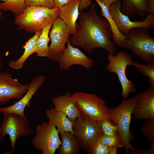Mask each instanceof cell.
<instances>
[{
	"label": "cell",
	"mask_w": 154,
	"mask_h": 154,
	"mask_svg": "<svg viewBox=\"0 0 154 154\" xmlns=\"http://www.w3.org/2000/svg\"><path fill=\"white\" fill-rule=\"evenodd\" d=\"M78 18L76 32L69 39L72 46H80L88 54L97 48H103L113 56L117 54V48L111 41L110 26L106 19L97 14L95 3L87 12H80Z\"/></svg>",
	"instance_id": "1"
},
{
	"label": "cell",
	"mask_w": 154,
	"mask_h": 154,
	"mask_svg": "<svg viewBox=\"0 0 154 154\" xmlns=\"http://www.w3.org/2000/svg\"><path fill=\"white\" fill-rule=\"evenodd\" d=\"M137 103L136 96L128 99H123L118 106L109 110L110 120L117 127L116 135L122 143L127 154L135 150L130 144L133 139L130 126L133 111Z\"/></svg>",
	"instance_id": "2"
},
{
	"label": "cell",
	"mask_w": 154,
	"mask_h": 154,
	"mask_svg": "<svg viewBox=\"0 0 154 154\" xmlns=\"http://www.w3.org/2000/svg\"><path fill=\"white\" fill-rule=\"evenodd\" d=\"M60 8H53L42 6L26 7L23 12L16 16L15 23L19 28L35 33L59 17Z\"/></svg>",
	"instance_id": "3"
},
{
	"label": "cell",
	"mask_w": 154,
	"mask_h": 154,
	"mask_svg": "<svg viewBox=\"0 0 154 154\" xmlns=\"http://www.w3.org/2000/svg\"><path fill=\"white\" fill-rule=\"evenodd\" d=\"M149 31L144 28L131 29L119 46L130 50L148 64H154V38Z\"/></svg>",
	"instance_id": "4"
},
{
	"label": "cell",
	"mask_w": 154,
	"mask_h": 154,
	"mask_svg": "<svg viewBox=\"0 0 154 154\" xmlns=\"http://www.w3.org/2000/svg\"><path fill=\"white\" fill-rule=\"evenodd\" d=\"M72 96L80 116L99 122L110 119V109L96 95L77 92Z\"/></svg>",
	"instance_id": "5"
},
{
	"label": "cell",
	"mask_w": 154,
	"mask_h": 154,
	"mask_svg": "<svg viewBox=\"0 0 154 154\" xmlns=\"http://www.w3.org/2000/svg\"><path fill=\"white\" fill-rule=\"evenodd\" d=\"M0 127V142L2 143L5 136L8 135L11 141V153L14 150L17 141L20 137L31 136L34 133L33 129L26 116L23 117L13 113L4 115Z\"/></svg>",
	"instance_id": "6"
},
{
	"label": "cell",
	"mask_w": 154,
	"mask_h": 154,
	"mask_svg": "<svg viewBox=\"0 0 154 154\" xmlns=\"http://www.w3.org/2000/svg\"><path fill=\"white\" fill-rule=\"evenodd\" d=\"M35 131L32 140L34 148L43 154H54L62 143L56 127L50 121H43L42 124L36 125Z\"/></svg>",
	"instance_id": "7"
},
{
	"label": "cell",
	"mask_w": 154,
	"mask_h": 154,
	"mask_svg": "<svg viewBox=\"0 0 154 154\" xmlns=\"http://www.w3.org/2000/svg\"><path fill=\"white\" fill-rule=\"evenodd\" d=\"M109 62L106 69L110 72L115 73L117 76L122 88L121 95L123 99H126L131 92H134L136 89L131 80H129L125 74L128 66L131 65L133 61L131 55L121 51L115 56L110 54L107 56Z\"/></svg>",
	"instance_id": "8"
},
{
	"label": "cell",
	"mask_w": 154,
	"mask_h": 154,
	"mask_svg": "<svg viewBox=\"0 0 154 154\" xmlns=\"http://www.w3.org/2000/svg\"><path fill=\"white\" fill-rule=\"evenodd\" d=\"M72 129L74 135L87 150L93 143L104 135L100 122L81 116L73 122Z\"/></svg>",
	"instance_id": "9"
},
{
	"label": "cell",
	"mask_w": 154,
	"mask_h": 154,
	"mask_svg": "<svg viewBox=\"0 0 154 154\" xmlns=\"http://www.w3.org/2000/svg\"><path fill=\"white\" fill-rule=\"evenodd\" d=\"M121 0L111 5L109 8L110 13L119 31L125 35L131 29L144 28L149 30L154 28V15H147L142 21H131L128 16L121 11Z\"/></svg>",
	"instance_id": "10"
},
{
	"label": "cell",
	"mask_w": 154,
	"mask_h": 154,
	"mask_svg": "<svg viewBox=\"0 0 154 154\" xmlns=\"http://www.w3.org/2000/svg\"><path fill=\"white\" fill-rule=\"evenodd\" d=\"M52 27L49 33L51 43L49 46L48 58L51 61L58 62L66 48L70 32L67 26L59 17L53 22Z\"/></svg>",
	"instance_id": "11"
},
{
	"label": "cell",
	"mask_w": 154,
	"mask_h": 154,
	"mask_svg": "<svg viewBox=\"0 0 154 154\" xmlns=\"http://www.w3.org/2000/svg\"><path fill=\"white\" fill-rule=\"evenodd\" d=\"M29 84H24L8 72H0V105L11 100L20 99L27 92Z\"/></svg>",
	"instance_id": "12"
},
{
	"label": "cell",
	"mask_w": 154,
	"mask_h": 154,
	"mask_svg": "<svg viewBox=\"0 0 154 154\" xmlns=\"http://www.w3.org/2000/svg\"><path fill=\"white\" fill-rule=\"evenodd\" d=\"M44 75L34 78L29 83L28 90L23 96L14 104L5 107H0V113L4 115L10 113L18 114L23 117L27 116L24 112L26 107L31 106L30 101L33 97L45 80Z\"/></svg>",
	"instance_id": "13"
},
{
	"label": "cell",
	"mask_w": 154,
	"mask_h": 154,
	"mask_svg": "<svg viewBox=\"0 0 154 154\" xmlns=\"http://www.w3.org/2000/svg\"><path fill=\"white\" fill-rule=\"evenodd\" d=\"M66 43L67 46L58 61L60 70H66L75 64L80 65L86 69L92 67L94 64L93 60L88 57L78 48L72 46L69 40Z\"/></svg>",
	"instance_id": "14"
},
{
	"label": "cell",
	"mask_w": 154,
	"mask_h": 154,
	"mask_svg": "<svg viewBox=\"0 0 154 154\" xmlns=\"http://www.w3.org/2000/svg\"><path fill=\"white\" fill-rule=\"evenodd\" d=\"M137 103L132 116L134 119H154V87H148L147 90L136 96Z\"/></svg>",
	"instance_id": "15"
},
{
	"label": "cell",
	"mask_w": 154,
	"mask_h": 154,
	"mask_svg": "<svg viewBox=\"0 0 154 154\" xmlns=\"http://www.w3.org/2000/svg\"><path fill=\"white\" fill-rule=\"evenodd\" d=\"M54 108L64 113L68 118L73 122L80 116L79 111L70 92H67L64 95L54 97L52 99Z\"/></svg>",
	"instance_id": "16"
},
{
	"label": "cell",
	"mask_w": 154,
	"mask_h": 154,
	"mask_svg": "<svg viewBox=\"0 0 154 154\" xmlns=\"http://www.w3.org/2000/svg\"><path fill=\"white\" fill-rule=\"evenodd\" d=\"M80 0H74L69 4L60 8L59 17L68 28L70 34H74L78 24L76 22L78 18L79 7Z\"/></svg>",
	"instance_id": "17"
},
{
	"label": "cell",
	"mask_w": 154,
	"mask_h": 154,
	"mask_svg": "<svg viewBox=\"0 0 154 154\" xmlns=\"http://www.w3.org/2000/svg\"><path fill=\"white\" fill-rule=\"evenodd\" d=\"M149 0H122L121 12L127 16L137 15L143 20L148 15V5Z\"/></svg>",
	"instance_id": "18"
},
{
	"label": "cell",
	"mask_w": 154,
	"mask_h": 154,
	"mask_svg": "<svg viewBox=\"0 0 154 154\" xmlns=\"http://www.w3.org/2000/svg\"><path fill=\"white\" fill-rule=\"evenodd\" d=\"M45 116L57 128L59 133L70 132L73 134L72 129L73 122L71 121L62 112L52 108L45 110Z\"/></svg>",
	"instance_id": "19"
},
{
	"label": "cell",
	"mask_w": 154,
	"mask_h": 154,
	"mask_svg": "<svg viewBox=\"0 0 154 154\" xmlns=\"http://www.w3.org/2000/svg\"><path fill=\"white\" fill-rule=\"evenodd\" d=\"M62 143L58 149L60 154H75L80 151L82 145L79 140L70 132H60Z\"/></svg>",
	"instance_id": "20"
},
{
	"label": "cell",
	"mask_w": 154,
	"mask_h": 154,
	"mask_svg": "<svg viewBox=\"0 0 154 154\" xmlns=\"http://www.w3.org/2000/svg\"><path fill=\"white\" fill-rule=\"evenodd\" d=\"M42 30L38 31L35 33L34 35L30 38L23 46L24 52L18 60L15 61L11 60L8 62L9 66L12 69L17 70L23 68L28 58L33 54V51L37 41L40 36Z\"/></svg>",
	"instance_id": "21"
},
{
	"label": "cell",
	"mask_w": 154,
	"mask_h": 154,
	"mask_svg": "<svg viewBox=\"0 0 154 154\" xmlns=\"http://www.w3.org/2000/svg\"><path fill=\"white\" fill-rule=\"evenodd\" d=\"M52 23L53 22L50 23L42 29L41 33L37 41L33 53H36L37 56L46 57L48 58L49 57L48 43L50 39L48 35Z\"/></svg>",
	"instance_id": "22"
},
{
	"label": "cell",
	"mask_w": 154,
	"mask_h": 154,
	"mask_svg": "<svg viewBox=\"0 0 154 154\" xmlns=\"http://www.w3.org/2000/svg\"><path fill=\"white\" fill-rule=\"evenodd\" d=\"M95 0L101 8L102 15L106 19L110 26L114 41L119 46L125 38V36L122 34L118 29L107 7L100 0Z\"/></svg>",
	"instance_id": "23"
},
{
	"label": "cell",
	"mask_w": 154,
	"mask_h": 154,
	"mask_svg": "<svg viewBox=\"0 0 154 154\" xmlns=\"http://www.w3.org/2000/svg\"><path fill=\"white\" fill-rule=\"evenodd\" d=\"M25 0H6L0 3V9L11 11L18 16L22 13L26 9Z\"/></svg>",
	"instance_id": "24"
},
{
	"label": "cell",
	"mask_w": 154,
	"mask_h": 154,
	"mask_svg": "<svg viewBox=\"0 0 154 154\" xmlns=\"http://www.w3.org/2000/svg\"><path fill=\"white\" fill-rule=\"evenodd\" d=\"M131 65L144 75L149 77L150 85L154 87V64H145L139 61H133Z\"/></svg>",
	"instance_id": "25"
},
{
	"label": "cell",
	"mask_w": 154,
	"mask_h": 154,
	"mask_svg": "<svg viewBox=\"0 0 154 154\" xmlns=\"http://www.w3.org/2000/svg\"><path fill=\"white\" fill-rule=\"evenodd\" d=\"M140 131L146 137L149 143L154 142V119H147L143 124Z\"/></svg>",
	"instance_id": "26"
},
{
	"label": "cell",
	"mask_w": 154,
	"mask_h": 154,
	"mask_svg": "<svg viewBox=\"0 0 154 154\" xmlns=\"http://www.w3.org/2000/svg\"><path fill=\"white\" fill-rule=\"evenodd\" d=\"M109 150V147L99 139L93 143L87 150L89 154H108Z\"/></svg>",
	"instance_id": "27"
},
{
	"label": "cell",
	"mask_w": 154,
	"mask_h": 154,
	"mask_svg": "<svg viewBox=\"0 0 154 154\" xmlns=\"http://www.w3.org/2000/svg\"><path fill=\"white\" fill-rule=\"evenodd\" d=\"M100 124L104 135L108 136L116 135L117 127L111 122L110 119L101 121Z\"/></svg>",
	"instance_id": "28"
},
{
	"label": "cell",
	"mask_w": 154,
	"mask_h": 154,
	"mask_svg": "<svg viewBox=\"0 0 154 154\" xmlns=\"http://www.w3.org/2000/svg\"><path fill=\"white\" fill-rule=\"evenodd\" d=\"M100 139L102 143L108 147H115L118 149L123 147L117 135L113 136L104 135L101 137Z\"/></svg>",
	"instance_id": "29"
},
{
	"label": "cell",
	"mask_w": 154,
	"mask_h": 154,
	"mask_svg": "<svg viewBox=\"0 0 154 154\" xmlns=\"http://www.w3.org/2000/svg\"><path fill=\"white\" fill-rule=\"evenodd\" d=\"M26 7L42 6L53 8L55 7L54 0H25Z\"/></svg>",
	"instance_id": "30"
},
{
	"label": "cell",
	"mask_w": 154,
	"mask_h": 154,
	"mask_svg": "<svg viewBox=\"0 0 154 154\" xmlns=\"http://www.w3.org/2000/svg\"><path fill=\"white\" fill-rule=\"evenodd\" d=\"M132 154H153L154 153V142L150 143L149 148L146 150L135 149L131 152Z\"/></svg>",
	"instance_id": "31"
},
{
	"label": "cell",
	"mask_w": 154,
	"mask_h": 154,
	"mask_svg": "<svg viewBox=\"0 0 154 154\" xmlns=\"http://www.w3.org/2000/svg\"><path fill=\"white\" fill-rule=\"evenodd\" d=\"M92 0H80V3L79 7V11H82L86 9L90 5Z\"/></svg>",
	"instance_id": "32"
},
{
	"label": "cell",
	"mask_w": 154,
	"mask_h": 154,
	"mask_svg": "<svg viewBox=\"0 0 154 154\" xmlns=\"http://www.w3.org/2000/svg\"><path fill=\"white\" fill-rule=\"evenodd\" d=\"M74 0H54L55 7L60 8L72 2Z\"/></svg>",
	"instance_id": "33"
},
{
	"label": "cell",
	"mask_w": 154,
	"mask_h": 154,
	"mask_svg": "<svg viewBox=\"0 0 154 154\" xmlns=\"http://www.w3.org/2000/svg\"><path fill=\"white\" fill-rule=\"evenodd\" d=\"M148 15H154V0H149L148 5Z\"/></svg>",
	"instance_id": "34"
},
{
	"label": "cell",
	"mask_w": 154,
	"mask_h": 154,
	"mask_svg": "<svg viewBox=\"0 0 154 154\" xmlns=\"http://www.w3.org/2000/svg\"><path fill=\"white\" fill-rule=\"evenodd\" d=\"M108 8L113 3L116 2L117 0H100Z\"/></svg>",
	"instance_id": "35"
},
{
	"label": "cell",
	"mask_w": 154,
	"mask_h": 154,
	"mask_svg": "<svg viewBox=\"0 0 154 154\" xmlns=\"http://www.w3.org/2000/svg\"><path fill=\"white\" fill-rule=\"evenodd\" d=\"M108 154H116L118 148L115 147H109Z\"/></svg>",
	"instance_id": "36"
},
{
	"label": "cell",
	"mask_w": 154,
	"mask_h": 154,
	"mask_svg": "<svg viewBox=\"0 0 154 154\" xmlns=\"http://www.w3.org/2000/svg\"><path fill=\"white\" fill-rule=\"evenodd\" d=\"M1 61L0 60V70L1 69Z\"/></svg>",
	"instance_id": "37"
},
{
	"label": "cell",
	"mask_w": 154,
	"mask_h": 154,
	"mask_svg": "<svg viewBox=\"0 0 154 154\" xmlns=\"http://www.w3.org/2000/svg\"><path fill=\"white\" fill-rule=\"evenodd\" d=\"M1 15H2V12L0 11V19L1 18Z\"/></svg>",
	"instance_id": "38"
},
{
	"label": "cell",
	"mask_w": 154,
	"mask_h": 154,
	"mask_svg": "<svg viewBox=\"0 0 154 154\" xmlns=\"http://www.w3.org/2000/svg\"><path fill=\"white\" fill-rule=\"evenodd\" d=\"M6 0H0V1H5Z\"/></svg>",
	"instance_id": "39"
},
{
	"label": "cell",
	"mask_w": 154,
	"mask_h": 154,
	"mask_svg": "<svg viewBox=\"0 0 154 154\" xmlns=\"http://www.w3.org/2000/svg\"><path fill=\"white\" fill-rule=\"evenodd\" d=\"M1 123L0 122V126H1Z\"/></svg>",
	"instance_id": "40"
}]
</instances>
